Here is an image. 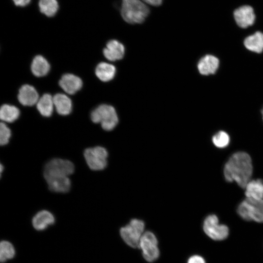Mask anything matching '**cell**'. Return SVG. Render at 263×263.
Wrapping results in <instances>:
<instances>
[{"label":"cell","instance_id":"26","mask_svg":"<svg viewBox=\"0 0 263 263\" xmlns=\"http://www.w3.org/2000/svg\"><path fill=\"white\" fill-rule=\"evenodd\" d=\"M212 141L215 147L220 149L224 148L229 145L230 137L225 132L220 131L213 135Z\"/></svg>","mask_w":263,"mask_h":263},{"label":"cell","instance_id":"2","mask_svg":"<svg viewBox=\"0 0 263 263\" xmlns=\"http://www.w3.org/2000/svg\"><path fill=\"white\" fill-rule=\"evenodd\" d=\"M120 13L127 23L140 24L149 15L150 9L142 0H122Z\"/></svg>","mask_w":263,"mask_h":263},{"label":"cell","instance_id":"6","mask_svg":"<svg viewBox=\"0 0 263 263\" xmlns=\"http://www.w3.org/2000/svg\"><path fill=\"white\" fill-rule=\"evenodd\" d=\"M203 228L206 234L215 241L224 240L229 234L228 227L220 224L218 217L215 214H210L206 217Z\"/></svg>","mask_w":263,"mask_h":263},{"label":"cell","instance_id":"29","mask_svg":"<svg viewBox=\"0 0 263 263\" xmlns=\"http://www.w3.org/2000/svg\"><path fill=\"white\" fill-rule=\"evenodd\" d=\"M146 4L154 6H158L162 4L163 0H142Z\"/></svg>","mask_w":263,"mask_h":263},{"label":"cell","instance_id":"22","mask_svg":"<svg viewBox=\"0 0 263 263\" xmlns=\"http://www.w3.org/2000/svg\"><path fill=\"white\" fill-rule=\"evenodd\" d=\"M54 104L53 97L49 94H44L37 103V108L43 116H50L53 112Z\"/></svg>","mask_w":263,"mask_h":263},{"label":"cell","instance_id":"24","mask_svg":"<svg viewBox=\"0 0 263 263\" xmlns=\"http://www.w3.org/2000/svg\"><path fill=\"white\" fill-rule=\"evenodd\" d=\"M38 6L40 11L49 17L55 16L59 7L57 0H39Z\"/></svg>","mask_w":263,"mask_h":263},{"label":"cell","instance_id":"9","mask_svg":"<svg viewBox=\"0 0 263 263\" xmlns=\"http://www.w3.org/2000/svg\"><path fill=\"white\" fill-rule=\"evenodd\" d=\"M84 156L88 166L92 170H102L107 166L108 152L102 147L86 149L84 152Z\"/></svg>","mask_w":263,"mask_h":263},{"label":"cell","instance_id":"12","mask_svg":"<svg viewBox=\"0 0 263 263\" xmlns=\"http://www.w3.org/2000/svg\"><path fill=\"white\" fill-rule=\"evenodd\" d=\"M59 84L66 93L73 94L81 88L82 81L79 77L73 74H66L61 77Z\"/></svg>","mask_w":263,"mask_h":263},{"label":"cell","instance_id":"28","mask_svg":"<svg viewBox=\"0 0 263 263\" xmlns=\"http://www.w3.org/2000/svg\"><path fill=\"white\" fill-rule=\"evenodd\" d=\"M187 263H206V262L202 256L194 255L190 256L188 259Z\"/></svg>","mask_w":263,"mask_h":263},{"label":"cell","instance_id":"17","mask_svg":"<svg viewBox=\"0 0 263 263\" xmlns=\"http://www.w3.org/2000/svg\"><path fill=\"white\" fill-rule=\"evenodd\" d=\"M244 189L246 198L255 200L263 199V180L262 179L250 180Z\"/></svg>","mask_w":263,"mask_h":263},{"label":"cell","instance_id":"21","mask_svg":"<svg viewBox=\"0 0 263 263\" xmlns=\"http://www.w3.org/2000/svg\"><path fill=\"white\" fill-rule=\"evenodd\" d=\"M245 47L249 50L260 53L263 51V33L256 32L246 38L244 40Z\"/></svg>","mask_w":263,"mask_h":263},{"label":"cell","instance_id":"18","mask_svg":"<svg viewBox=\"0 0 263 263\" xmlns=\"http://www.w3.org/2000/svg\"><path fill=\"white\" fill-rule=\"evenodd\" d=\"M54 106L58 113L62 115L69 114L72 111V103L70 98L63 94H57L53 96Z\"/></svg>","mask_w":263,"mask_h":263},{"label":"cell","instance_id":"23","mask_svg":"<svg viewBox=\"0 0 263 263\" xmlns=\"http://www.w3.org/2000/svg\"><path fill=\"white\" fill-rule=\"evenodd\" d=\"M19 110L14 106L4 104L0 108V118L4 122H13L19 118Z\"/></svg>","mask_w":263,"mask_h":263},{"label":"cell","instance_id":"31","mask_svg":"<svg viewBox=\"0 0 263 263\" xmlns=\"http://www.w3.org/2000/svg\"><path fill=\"white\" fill-rule=\"evenodd\" d=\"M262 113L263 116V110H262Z\"/></svg>","mask_w":263,"mask_h":263},{"label":"cell","instance_id":"7","mask_svg":"<svg viewBox=\"0 0 263 263\" xmlns=\"http://www.w3.org/2000/svg\"><path fill=\"white\" fill-rule=\"evenodd\" d=\"M139 247L142 250L143 258L148 262H153L159 257L158 240L155 235L151 231H147L143 233Z\"/></svg>","mask_w":263,"mask_h":263},{"label":"cell","instance_id":"10","mask_svg":"<svg viewBox=\"0 0 263 263\" xmlns=\"http://www.w3.org/2000/svg\"><path fill=\"white\" fill-rule=\"evenodd\" d=\"M234 18L239 26L245 28L254 23L255 15L254 9L251 6L243 5L234 11Z\"/></svg>","mask_w":263,"mask_h":263},{"label":"cell","instance_id":"5","mask_svg":"<svg viewBox=\"0 0 263 263\" xmlns=\"http://www.w3.org/2000/svg\"><path fill=\"white\" fill-rule=\"evenodd\" d=\"M144 222L139 219H132L120 229L121 237L125 243L132 248L139 247L141 238L144 233Z\"/></svg>","mask_w":263,"mask_h":263},{"label":"cell","instance_id":"27","mask_svg":"<svg viewBox=\"0 0 263 263\" xmlns=\"http://www.w3.org/2000/svg\"><path fill=\"white\" fill-rule=\"evenodd\" d=\"M11 136V132L10 129L3 123L0 124V144L1 146L6 145Z\"/></svg>","mask_w":263,"mask_h":263},{"label":"cell","instance_id":"3","mask_svg":"<svg viewBox=\"0 0 263 263\" xmlns=\"http://www.w3.org/2000/svg\"><path fill=\"white\" fill-rule=\"evenodd\" d=\"M237 212L245 221L263 223V199L246 198L238 205Z\"/></svg>","mask_w":263,"mask_h":263},{"label":"cell","instance_id":"13","mask_svg":"<svg viewBox=\"0 0 263 263\" xmlns=\"http://www.w3.org/2000/svg\"><path fill=\"white\" fill-rule=\"evenodd\" d=\"M18 98L22 105L28 106L37 104L39 99L37 91L33 86L28 84H25L21 87Z\"/></svg>","mask_w":263,"mask_h":263},{"label":"cell","instance_id":"1","mask_svg":"<svg viewBox=\"0 0 263 263\" xmlns=\"http://www.w3.org/2000/svg\"><path fill=\"white\" fill-rule=\"evenodd\" d=\"M253 166L250 155L244 151L232 154L224 167V175L228 182L235 181L241 188H244L251 180Z\"/></svg>","mask_w":263,"mask_h":263},{"label":"cell","instance_id":"16","mask_svg":"<svg viewBox=\"0 0 263 263\" xmlns=\"http://www.w3.org/2000/svg\"><path fill=\"white\" fill-rule=\"evenodd\" d=\"M54 222L55 218L53 215L50 212L45 210L38 212L32 219L33 225L37 230H44L48 225L53 224Z\"/></svg>","mask_w":263,"mask_h":263},{"label":"cell","instance_id":"20","mask_svg":"<svg viewBox=\"0 0 263 263\" xmlns=\"http://www.w3.org/2000/svg\"><path fill=\"white\" fill-rule=\"evenodd\" d=\"M50 65L48 61L42 56H36L31 64V70L36 76L40 77L46 75L49 72Z\"/></svg>","mask_w":263,"mask_h":263},{"label":"cell","instance_id":"14","mask_svg":"<svg viewBox=\"0 0 263 263\" xmlns=\"http://www.w3.org/2000/svg\"><path fill=\"white\" fill-rule=\"evenodd\" d=\"M219 59L214 56L207 55L201 58L197 64L199 73L202 75L214 74L218 68Z\"/></svg>","mask_w":263,"mask_h":263},{"label":"cell","instance_id":"4","mask_svg":"<svg viewBox=\"0 0 263 263\" xmlns=\"http://www.w3.org/2000/svg\"><path fill=\"white\" fill-rule=\"evenodd\" d=\"M92 121L100 123L105 131H111L117 125L118 118L115 109L108 104H102L95 108L91 114Z\"/></svg>","mask_w":263,"mask_h":263},{"label":"cell","instance_id":"25","mask_svg":"<svg viewBox=\"0 0 263 263\" xmlns=\"http://www.w3.org/2000/svg\"><path fill=\"white\" fill-rule=\"evenodd\" d=\"M15 255V250L13 245L7 241H2L0 244V261L5 262L12 259Z\"/></svg>","mask_w":263,"mask_h":263},{"label":"cell","instance_id":"15","mask_svg":"<svg viewBox=\"0 0 263 263\" xmlns=\"http://www.w3.org/2000/svg\"><path fill=\"white\" fill-rule=\"evenodd\" d=\"M50 190L56 192L65 193L71 188V181L68 176L45 178Z\"/></svg>","mask_w":263,"mask_h":263},{"label":"cell","instance_id":"8","mask_svg":"<svg viewBox=\"0 0 263 263\" xmlns=\"http://www.w3.org/2000/svg\"><path fill=\"white\" fill-rule=\"evenodd\" d=\"M75 169L74 165L71 161L55 158L49 161L44 169V177L69 176Z\"/></svg>","mask_w":263,"mask_h":263},{"label":"cell","instance_id":"11","mask_svg":"<svg viewBox=\"0 0 263 263\" xmlns=\"http://www.w3.org/2000/svg\"><path fill=\"white\" fill-rule=\"evenodd\" d=\"M103 53L106 59L114 61L124 57L125 48L121 42L113 39L108 42L106 47L103 49Z\"/></svg>","mask_w":263,"mask_h":263},{"label":"cell","instance_id":"19","mask_svg":"<svg viewBox=\"0 0 263 263\" xmlns=\"http://www.w3.org/2000/svg\"><path fill=\"white\" fill-rule=\"evenodd\" d=\"M95 73L100 80L107 82L113 79L116 73V69L113 65L103 62L97 65Z\"/></svg>","mask_w":263,"mask_h":263},{"label":"cell","instance_id":"30","mask_svg":"<svg viewBox=\"0 0 263 263\" xmlns=\"http://www.w3.org/2000/svg\"><path fill=\"white\" fill-rule=\"evenodd\" d=\"M14 4L18 6H25L31 1V0H12Z\"/></svg>","mask_w":263,"mask_h":263}]
</instances>
